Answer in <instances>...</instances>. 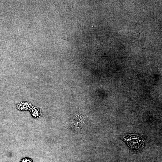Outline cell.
<instances>
[{
    "label": "cell",
    "mask_w": 162,
    "mask_h": 162,
    "mask_svg": "<svg viewBox=\"0 0 162 162\" xmlns=\"http://www.w3.org/2000/svg\"><path fill=\"white\" fill-rule=\"evenodd\" d=\"M125 140L133 151L141 150L145 143L144 137L140 135H127L124 137Z\"/></svg>",
    "instance_id": "cell-1"
}]
</instances>
